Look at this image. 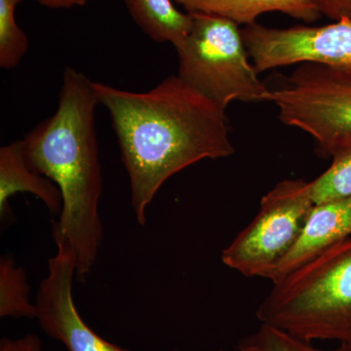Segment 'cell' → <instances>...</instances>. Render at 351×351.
<instances>
[{"instance_id":"5","label":"cell","mask_w":351,"mask_h":351,"mask_svg":"<svg viewBox=\"0 0 351 351\" xmlns=\"http://www.w3.org/2000/svg\"><path fill=\"white\" fill-rule=\"evenodd\" d=\"M313 206L311 182H278L261 200L253 221L221 252V262L242 276L269 279L295 244Z\"/></svg>"},{"instance_id":"3","label":"cell","mask_w":351,"mask_h":351,"mask_svg":"<svg viewBox=\"0 0 351 351\" xmlns=\"http://www.w3.org/2000/svg\"><path fill=\"white\" fill-rule=\"evenodd\" d=\"M272 285L258 308L261 324L351 346V235Z\"/></svg>"},{"instance_id":"13","label":"cell","mask_w":351,"mask_h":351,"mask_svg":"<svg viewBox=\"0 0 351 351\" xmlns=\"http://www.w3.org/2000/svg\"><path fill=\"white\" fill-rule=\"evenodd\" d=\"M38 308L31 301V288L27 274L17 267L10 256L0 260V316L36 318Z\"/></svg>"},{"instance_id":"15","label":"cell","mask_w":351,"mask_h":351,"mask_svg":"<svg viewBox=\"0 0 351 351\" xmlns=\"http://www.w3.org/2000/svg\"><path fill=\"white\" fill-rule=\"evenodd\" d=\"M21 0H0V66L16 68L29 50V38L18 25L16 8Z\"/></svg>"},{"instance_id":"19","label":"cell","mask_w":351,"mask_h":351,"mask_svg":"<svg viewBox=\"0 0 351 351\" xmlns=\"http://www.w3.org/2000/svg\"><path fill=\"white\" fill-rule=\"evenodd\" d=\"M40 5L51 9H69L84 6L89 0H36Z\"/></svg>"},{"instance_id":"21","label":"cell","mask_w":351,"mask_h":351,"mask_svg":"<svg viewBox=\"0 0 351 351\" xmlns=\"http://www.w3.org/2000/svg\"><path fill=\"white\" fill-rule=\"evenodd\" d=\"M219 351H223V350H219Z\"/></svg>"},{"instance_id":"17","label":"cell","mask_w":351,"mask_h":351,"mask_svg":"<svg viewBox=\"0 0 351 351\" xmlns=\"http://www.w3.org/2000/svg\"><path fill=\"white\" fill-rule=\"evenodd\" d=\"M321 15L332 21H351V0H314Z\"/></svg>"},{"instance_id":"1","label":"cell","mask_w":351,"mask_h":351,"mask_svg":"<svg viewBox=\"0 0 351 351\" xmlns=\"http://www.w3.org/2000/svg\"><path fill=\"white\" fill-rule=\"evenodd\" d=\"M99 104L110 112L141 226L157 191L172 176L205 159L234 154L226 110L169 76L147 92L94 82Z\"/></svg>"},{"instance_id":"16","label":"cell","mask_w":351,"mask_h":351,"mask_svg":"<svg viewBox=\"0 0 351 351\" xmlns=\"http://www.w3.org/2000/svg\"><path fill=\"white\" fill-rule=\"evenodd\" d=\"M237 348L239 351H351V346L348 345L322 350L267 324H261L255 332L240 339Z\"/></svg>"},{"instance_id":"8","label":"cell","mask_w":351,"mask_h":351,"mask_svg":"<svg viewBox=\"0 0 351 351\" xmlns=\"http://www.w3.org/2000/svg\"><path fill=\"white\" fill-rule=\"evenodd\" d=\"M57 247L36 298L41 329L68 351H128L101 338L82 319L73 297V278L77 276L75 256L68 247Z\"/></svg>"},{"instance_id":"20","label":"cell","mask_w":351,"mask_h":351,"mask_svg":"<svg viewBox=\"0 0 351 351\" xmlns=\"http://www.w3.org/2000/svg\"><path fill=\"white\" fill-rule=\"evenodd\" d=\"M348 208H350V228H351V196L348 197Z\"/></svg>"},{"instance_id":"12","label":"cell","mask_w":351,"mask_h":351,"mask_svg":"<svg viewBox=\"0 0 351 351\" xmlns=\"http://www.w3.org/2000/svg\"><path fill=\"white\" fill-rule=\"evenodd\" d=\"M134 22L152 40L171 43L175 49L188 36L193 18L173 0H124Z\"/></svg>"},{"instance_id":"11","label":"cell","mask_w":351,"mask_h":351,"mask_svg":"<svg viewBox=\"0 0 351 351\" xmlns=\"http://www.w3.org/2000/svg\"><path fill=\"white\" fill-rule=\"evenodd\" d=\"M188 13L219 16L235 24H255L265 13L281 12L295 19L313 23L319 19L314 0H173Z\"/></svg>"},{"instance_id":"4","label":"cell","mask_w":351,"mask_h":351,"mask_svg":"<svg viewBox=\"0 0 351 351\" xmlns=\"http://www.w3.org/2000/svg\"><path fill=\"white\" fill-rule=\"evenodd\" d=\"M191 29L176 48L178 76L221 108L234 101H269L270 89L258 78L239 25L204 13H189Z\"/></svg>"},{"instance_id":"14","label":"cell","mask_w":351,"mask_h":351,"mask_svg":"<svg viewBox=\"0 0 351 351\" xmlns=\"http://www.w3.org/2000/svg\"><path fill=\"white\" fill-rule=\"evenodd\" d=\"M332 159L330 167L311 182L314 204L351 196V140L339 145Z\"/></svg>"},{"instance_id":"2","label":"cell","mask_w":351,"mask_h":351,"mask_svg":"<svg viewBox=\"0 0 351 351\" xmlns=\"http://www.w3.org/2000/svg\"><path fill=\"white\" fill-rule=\"evenodd\" d=\"M98 105L94 82L66 66L56 112L22 140L29 165L61 191L63 205L53 239L73 252L80 277L93 269L103 240V177L95 129Z\"/></svg>"},{"instance_id":"18","label":"cell","mask_w":351,"mask_h":351,"mask_svg":"<svg viewBox=\"0 0 351 351\" xmlns=\"http://www.w3.org/2000/svg\"><path fill=\"white\" fill-rule=\"evenodd\" d=\"M0 351H43V348L38 336L27 334L16 339H2Z\"/></svg>"},{"instance_id":"10","label":"cell","mask_w":351,"mask_h":351,"mask_svg":"<svg viewBox=\"0 0 351 351\" xmlns=\"http://www.w3.org/2000/svg\"><path fill=\"white\" fill-rule=\"evenodd\" d=\"M19 193H32L50 212L60 213L63 205L61 191L54 182L34 169L27 162L23 141L0 149V215L9 213V199Z\"/></svg>"},{"instance_id":"7","label":"cell","mask_w":351,"mask_h":351,"mask_svg":"<svg viewBox=\"0 0 351 351\" xmlns=\"http://www.w3.org/2000/svg\"><path fill=\"white\" fill-rule=\"evenodd\" d=\"M247 52L258 73L294 64L327 66L351 82V21L321 27L287 29L255 24L241 29Z\"/></svg>"},{"instance_id":"6","label":"cell","mask_w":351,"mask_h":351,"mask_svg":"<svg viewBox=\"0 0 351 351\" xmlns=\"http://www.w3.org/2000/svg\"><path fill=\"white\" fill-rule=\"evenodd\" d=\"M285 125L308 134L320 156L329 158L351 140V82L319 64H302L269 100Z\"/></svg>"},{"instance_id":"9","label":"cell","mask_w":351,"mask_h":351,"mask_svg":"<svg viewBox=\"0 0 351 351\" xmlns=\"http://www.w3.org/2000/svg\"><path fill=\"white\" fill-rule=\"evenodd\" d=\"M350 235L348 198L314 204L299 237L272 271L269 280L278 282Z\"/></svg>"}]
</instances>
